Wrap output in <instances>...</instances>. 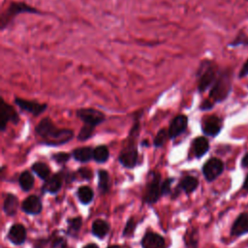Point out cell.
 Wrapping results in <instances>:
<instances>
[{
    "label": "cell",
    "mask_w": 248,
    "mask_h": 248,
    "mask_svg": "<svg viewBox=\"0 0 248 248\" xmlns=\"http://www.w3.org/2000/svg\"><path fill=\"white\" fill-rule=\"evenodd\" d=\"M232 74L229 69L221 70L215 82L210 88L209 100L213 103H219L224 101L232 90Z\"/></svg>",
    "instance_id": "obj_3"
},
{
    "label": "cell",
    "mask_w": 248,
    "mask_h": 248,
    "mask_svg": "<svg viewBox=\"0 0 248 248\" xmlns=\"http://www.w3.org/2000/svg\"><path fill=\"white\" fill-rule=\"evenodd\" d=\"M93 131H94V126H90V125H86L85 124L80 129V131L78 133V139L79 140H88L91 137Z\"/></svg>",
    "instance_id": "obj_30"
},
{
    "label": "cell",
    "mask_w": 248,
    "mask_h": 248,
    "mask_svg": "<svg viewBox=\"0 0 248 248\" xmlns=\"http://www.w3.org/2000/svg\"><path fill=\"white\" fill-rule=\"evenodd\" d=\"M248 232V214L246 212H242L235 219L232 227V235L239 236L243 233Z\"/></svg>",
    "instance_id": "obj_16"
},
{
    "label": "cell",
    "mask_w": 248,
    "mask_h": 248,
    "mask_svg": "<svg viewBox=\"0 0 248 248\" xmlns=\"http://www.w3.org/2000/svg\"><path fill=\"white\" fill-rule=\"evenodd\" d=\"M241 165L243 167H248V153L244 155V157L242 158V161H241Z\"/></svg>",
    "instance_id": "obj_38"
},
{
    "label": "cell",
    "mask_w": 248,
    "mask_h": 248,
    "mask_svg": "<svg viewBox=\"0 0 248 248\" xmlns=\"http://www.w3.org/2000/svg\"><path fill=\"white\" fill-rule=\"evenodd\" d=\"M161 177L158 172H151L150 177L148 179V183L146 185V190L144 193V201L145 202L152 204L156 202L161 194Z\"/></svg>",
    "instance_id": "obj_5"
},
{
    "label": "cell",
    "mask_w": 248,
    "mask_h": 248,
    "mask_svg": "<svg viewBox=\"0 0 248 248\" xmlns=\"http://www.w3.org/2000/svg\"><path fill=\"white\" fill-rule=\"evenodd\" d=\"M220 69L218 65L209 59H204L201 61L198 71H197V80H198V89L200 92H204L208 88H211L215 82Z\"/></svg>",
    "instance_id": "obj_2"
},
{
    "label": "cell",
    "mask_w": 248,
    "mask_h": 248,
    "mask_svg": "<svg viewBox=\"0 0 248 248\" xmlns=\"http://www.w3.org/2000/svg\"><path fill=\"white\" fill-rule=\"evenodd\" d=\"M168 138H169V132H167V131L164 130V129L160 130V131L157 133V135H156V137H155V139H154V145H155L156 147L162 146V145L165 143V141L167 140Z\"/></svg>",
    "instance_id": "obj_31"
},
{
    "label": "cell",
    "mask_w": 248,
    "mask_h": 248,
    "mask_svg": "<svg viewBox=\"0 0 248 248\" xmlns=\"http://www.w3.org/2000/svg\"><path fill=\"white\" fill-rule=\"evenodd\" d=\"M119 162L126 168H134L138 162V150L134 143L124 148L119 155Z\"/></svg>",
    "instance_id": "obj_9"
},
{
    "label": "cell",
    "mask_w": 248,
    "mask_h": 248,
    "mask_svg": "<svg viewBox=\"0 0 248 248\" xmlns=\"http://www.w3.org/2000/svg\"><path fill=\"white\" fill-rule=\"evenodd\" d=\"M93 151L91 147H79L74 150L73 156L77 161L79 162H88L90 159L93 158Z\"/></svg>",
    "instance_id": "obj_21"
},
{
    "label": "cell",
    "mask_w": 248,
    "mask_h": 248,
    "mask_svg": "<svg viewBox=\"0 0 248 248\" xmlns=\"http://www.w3.org/2000/svg\"><path fill=\"white\" fill-rule=\"evenodd\" d=\"M62 186V178L59 174H54L51 177L47 178L43 186V190L45 192H48L51 194L57 193Z\"/></svg>",
    "instance_id": "obj_18"
},
{
    "label": "cell",
    "mask_w": 248,
    "mask_h": 248,
    "mask_svg": "<svg viewBox=\"0 0 248 248\" xmlns=\"http://www.w3.org/2000/svg\"><path fill=\"white\" fill-rule=\"evenodd\" d=\"M209 148L208 140L204 137L196 138L193 140V152L197 158L203 156Z\"/></svg>",
    "instance_id": "obj_17"
},
{
    "label": "cell",
    "mask_w": 248,
    "mask_h": 248,
    "mask_svg": "<svg viewBox=\"0 0 248 248\" xmlns=\"http://www.w3.org/2000/svg\"><path fill=\"white\" fill-rule=\"evenodd\" d=\"M108 248H121V247L118 246V245H112V246H109V247H108Z\"/></svg>",
    "instance_id": "obj_41"
},
{
    "label": "cell",
    "mask_w": 248,
    "mask_h": 248,
    "mask_svg": "<svg viewBox=\"0 0 248 248\" xmlns=\"http://www.w3.org/2000/svg\"><path fill=\"white\" fill-rule=\"evenodd\" d=\"M98 177H99V181H98L99 190L102 193L108 192V187H109V176H108V171H106L104 170H100L98 171Z\"/></svg>",
    "instance_id": "obj_27"
},
{
    "label": "cell",
    "mask_w": 248,
    "mask_h": 248,
    "mask_svg": "<svg viewBox=\"0 0 248 248\" xmlns=\"http://www.w3.org/2000/svg\"><path fill=\"white\" fill-rule=\"evenodd\" d=\"M32 170L42 179H47L50 174V170L47 165L42 162H37L32 165Z\"/></svg>",
    "instance_id": "obj_25"
},
{
    "label": "cell",
    "mask_w": 248,
    "mask_h": 248,
    "mask_svg": "<svg viewBox=\"0 0 248 248\" xmlns=\"http://www.w3.org/2000/svg\"><path fill=\"white\" fill-rule=\"evenodd\" d=\"M246 76H248V59L244 62V64L242 65L240 71H239V74H238V77L240 78H245Z\"/></svg>",
    "instance_id": "obj_36"
},
{
    "label": "cell",
    "mask_w": 248,
    "mask_h": 248,
    "mask_svg": "<svg viewBox=\"0 0 248 248\" xmlns=\"http://www.w3.org/2000/svg\"><path fill=\"white\" fill-rule=\"evenodd\" d=\"M15 103L22 110L28 111V112L32 113L33 115L41 114L43 111H45V109L47 107L46 104H41V103H38L35 101L25 100V99H21V98H17V97L15 98Z\"/></svg>",
    "instance_id": "obj_8"
},
{
    "label": "cell",
    "mask_w": 248,
    "mask_h": 248,
    "mask_svg": "<svg viewBox=\"0 0 248 248\" xmlns=\"http://www.w3.org/2000/svg\"><path fill=\"white\" fill-rule=\"evenodd\" d=\"M37 134L44 142L49 145L64 144L73 138V131L69 129H58L49 118H44L36 127Z\"/></svg>",
    "instance_id": "obj_1"
},
{
    "label": "cell",
    "mask_w": 248,
    "mask_h": 248,
    "mask_svg": "<svg viewBox=\"0 0 248 248\" xmlns=\"http://www.w3.org/2000/svg\"><path fill=\"white\" fill-rule=\"evenodd\" d=\"M142 248H166L165 239L156 232H146L141 240Z\"/></svg>",
    "instance_id": "obj_13"
},
{
    "label": "cell",
    "mask_w": 248,
    "mask_h": 248,
    "mask_svg": "<svg viewBox=\"0 0 248 248\" xmlns=\"http://www.w3.org/2000/svg\"><path fill=\"white\" fill-rule=\"evenodd\" d=\"M108 230H109V226L104 220L97 219L92 224V233L99 238H103L108 233Z\"/></svg>",
    "instance_id": "obj_20"
},
{
    "label": "cell",
    "mask_w": 248,
    "mask_h": 248,
    "mask_svg": "<svg viewBox=\"0 0 248 248\" xmlns=\"http://www.w3.org/2000/svg\"><path fill=\"white\" fill-rule=\"evenodd\" d=\"M67 242L63 237H56L50 244V248H66Z\"/></svg>",
    "instance_id": "obj_34"
},
{
    "label": "cell",
    "mask_w": 248,
    "mask_h": 248,
    "mask_svg": "<svg viewBox=\"0 0 248 248\" xmlns=\"http://www.w3.org/2000/svg\"><path fill=\"white\" fill-rule=\"evenodd\" d=\"M8 238L16 245L22 244L26 239V230L24 226L21 224L13 225L8 232Z\"/></svg>",
    "instance_id": "obj_15"
},
{
    "label": "cell",
    "mask_w": 248,
    "mask_h": 248,
    "mask_svg": "<svg viewBox=\"0 0 248 248\" xmlns=\"http://www.w3.org/2000/svg\"><path fill=\"white\" fill-rule=\"evenodd\" d=\"M18 182L23 191H29L34 185V177L29 171L25 170L20 174Z\"/></svg>",
    "instance_id": "obj_24"
},
{
    "label": "cell",
    "mask_w": 248,
    "mask_h": 248,
    "mask_svg": "<svg viewBox=\"0 0 248 248\" xmlns=\"http://www.w3.org/2000/svg\"><path fill=\"white\" fill-rule=\"evenodd\" d=\"M83 248H99L95 243H89L87 245H85Z\"/></svg>",
    "instance_id": "obj_39"
},
{
    "label": "cell",
    "mask_w": 248,
    "mask_h": 248,
    "mask_svg": "<svg viewBox=\"0 0 248 248\" xmlns=\"http://www.w3.org/2000/svg\"><path fill=\"white\" fill-rule=\"evenodd\" d=\"M52 158H53V160H55L57 163H59V164H64V163H66V162L69 160L70 155H69L68 153H57V154H54V155L52 156Z\"/></svg>",
    "instance_id": "obj_35"
},
{
    "label": "cell",
    "mask_w": 248,
    "mask_h": 248,
    "mask_svg": "<svg viewBox=\"0 0 248 248\" xmlns=\"http://www.w3.org/2000/svg\"><path fill=\"white\" fill-rule=\"evenodd\" d=\"M173 181V178H167L163 184L161 185V194L166 196V195H169L171 190H170V186H171V182Z\"/></svg>",
    "instance_id": "obj_33"
},
{
    "label": "cell",
    "mask_w": 248,
    "mask_h": 248,
    "mask_svg": "<svg viewBox=\"0 0 248 248\" xmlns=\"http://www.w3.org/2000/svg\"><path fill=\"white\" fill-rule=\"evenodd\" d=\"M187 124H188V118L187 116L180 114L177 115L176 117L173 118V120L171 121L170 128H169V138L170 139H174L177 136H179L180 134H182L186 128H187Z\"/></svg>",
    "instance_id": "obj_12"
},
{
    "label": "cell",
    "mask_w": 248,
    "mask_h": 248,
    "mask_svg": "<svg viewBox=\"0 0 248 248\" xmlns=\"http://www.w3.org/2000/svg\"><path fill=\"white\" fill-rule=\"evenodd\" d=\"M243 188H244L245 190H247V191H248V174H247V176H246V178H245V180H244Z\"/></svg>",
    "instance_id": "obj_40"
},
{
    "label": "cell",
    "mask_w": 248,
    "mask_h": 248,
    "mask_svg": "<svg viewBox=\"0 0 248 248\" xmlns=\"http://www.w3.org/2000/svg\"><path fill=\"white\" fill-rule=\"evenodd\" d=\"M41 12L35 7L21 1H14L11 2L7 9L1 14L0 17V28L4 30L7 28L14 19L19 14H40Z\"/></svg>",
    "instance_id": "obj_4"
},
{
    "label": "cell",
    "mask_w": 248,
    "mask_h": 248,
    "mask_svg": "<svg viewBox=\"0 0 248 248\" xmlns=\"http://www.w3.org/2000/svg\"><path fill=\"white\" fill-rule=\"evenodd\" d=\"M93 191L88 186H81L78 190V198L79 202L83 204H88L93 200Z\"/></svg>",
    "instance_id": "obj_23"
},
{
    "label": "cell",
    "mask_w": 248,
    "mask_h": 248,
    "mask_svg": "<svg viewBox=\"0 0 248 248\" xmlns=\"http://www.w3.org/2000/svg\"><path fill=\"white\" fill-rule=\"evenodd\" d=\"M19 120L17 112L15 108L8 105L3 99L1 100V130H5L7 122H13L16 124Z\"/></svg>",
    "instance_id": "obj_11"
},
{
    "label": "cell",
    "mask_w": 248,
    "mask_h": 248,
    "mask_svg": "<svg viewBox=\"0 0 248 248\" xmlns=\"http://www.w3.org/2000/svg\"><path fill=\"white\" fill-rule=\"evenodd\" d=\"M199 185V181L194 176H186L180 181L179 187L187 194L192 193L196 190V188Z\"/></svg>",
    "instance_id": "obj_22"
},
{
    "label": "cell",
    "mask_w": 248,
    "mask_h": 248,
    "mask_svg": "<svg viewBox=\"0 0 248 248\" xmlns=\"http://www.w3.org/2000/svg\"><path fill=\"white\" fill-rule=\"evenodd\" d=\"M202 132L206 136L215 137L219 134L222 128V121L218 116L210 115L203 119L202 121Z\"/></svg>",
    "instance_id": "obj_10"
},
{
    "label": "cell",
    "mask_w": 248,
    "mask_h": 248,
    "mask_svg": "<svg viewBox=\"0 0 248 248\" xmlns=\"http://www.w3.org/2000/svg\"><path fill=\"white\" fill-rule=\"evenodd\" d=\"M21 208L25 213L35 215V214H39L42 211L43 205L40 198L35 195H32L27 197L23 201Z\"/></svg>",
    "instance_id": "obj_14"
},
{
    "label": "cell",
    "mask_w": 248,
    "mask_h": 248,
    "mask_svg": "<svg viewBox=\"0 0 248 248\" xmlns=\"http://www.w3.org/2000/svg\"><path fill=\"white\" fill-rule=\"evenodd\" d=\"M224 170V164L218 158L209 159L202 167V173L207 181H213Z\"/></svg>",
    "instance_id": "obj_7"
},
{
    "label": "cell",
    "mask_w": 248,
    "mask_h": 248,
    "mask_svg": "<svg viewBox=\"0 0 248 248\" xmlns=\"http://www.w3.org/2000/svg\"><path fill=\"white\" fill-rule=\"evenodd\" d=\"M78 174L82 177V178H85V179H89L90 177H91V171H90V170H88V169H80L79 170H78Z\"/></svg>",
    "instance_id": "obj_37"
},
{
    "label": "cell",
    "mask_w": 248,
    "mask_h": 248,
    "mask_svg": "<svg viewBox=\"0 0 248 248\" xmlns=\"http://www.w3.org/2000/svg\"><path fill=\"white\" fill-rule=\"evenodd\" d=\"M17 206H18L17 198L13 194H8L6 196V198L4 200V203H3L4 212L9 216H13L16 213Z\"/></svg>",
    "instance_id": "obj_19"
},
{
    "label": "cell",
    "mask_w": 248,
    "mask_h": 248,
    "mask_svg": "<svg viewBox=\"0 0 248 248\" xmlns=\"http://www.w3.org/2000/svg\"><path fill=\"white\" fill-rule=\"evenodd\" d=\"M81 218L80 217H75L68 220V233L75 235L81 227Z\"/></svg>",
    "instance_id": "obj_29"
},
{
    "label": "cell",
    "mask_w": 248,
    "mask_h": 248,
    "mask_svg": "<svg viewBox=\"0 0 248 248\" xmlns=\"http://www.w3.org/2000/svg\"><path fill=\"white\" fill-rule=\"evenodd\" d=\"M230 46H248V36L244 31H239L237 35L234 37V39L229 44Z\"/></svg>",
    "instance_id": "obj_28"
},
{
    "label": "cell",
    "mask_w": 248,
    "mask_h": 248,
    "mask_svg": "<svg viewBox=\"0 0 248 248\" xmlns=\"http://www.w3.org/2000/svg\"><path fill=\"white\" fill-rule=\"evenodd\" d=\"M136 229V222L134 220V218H130L125 226V229H124V232H123V235L125 236H130L133 234L134 231Z\"/></svg>",
    "instance_id": "obj_32"
},
{
    "label": "cell",
    "mask_w": 248,
    "mask_h": 248,
    "mask_svg": "<svg viewBox=\"0 0 248 248\" xmlns=\"http://www.w3.org/2000/svg\"><path fill=\"white\" fill-rule=\"evenodd\" d=\"M109 152L107 146L100 145L97 146L93 151V159L98 163H104L108 159Z\"/></svg>",
    "instance_id": "obj_26"
},
{
    "label": "cell",
    "mask_w": 248,
    "mask_h": 248,
    "mask_svg": "<svg viewBox=\"0 0 248 248\" xmlns=\"http://www.w3.org/2000/svg\"><path fill=\"white\" fill-rule=\"evenodd\" d=\"M77 115L80 120H82V122H84V124L94 127L102 123L105 119V114L102 111L91 108L78 109L77 111Z\"/></svg>",
    "instance_id": "obj_6"
}]
</instances>
